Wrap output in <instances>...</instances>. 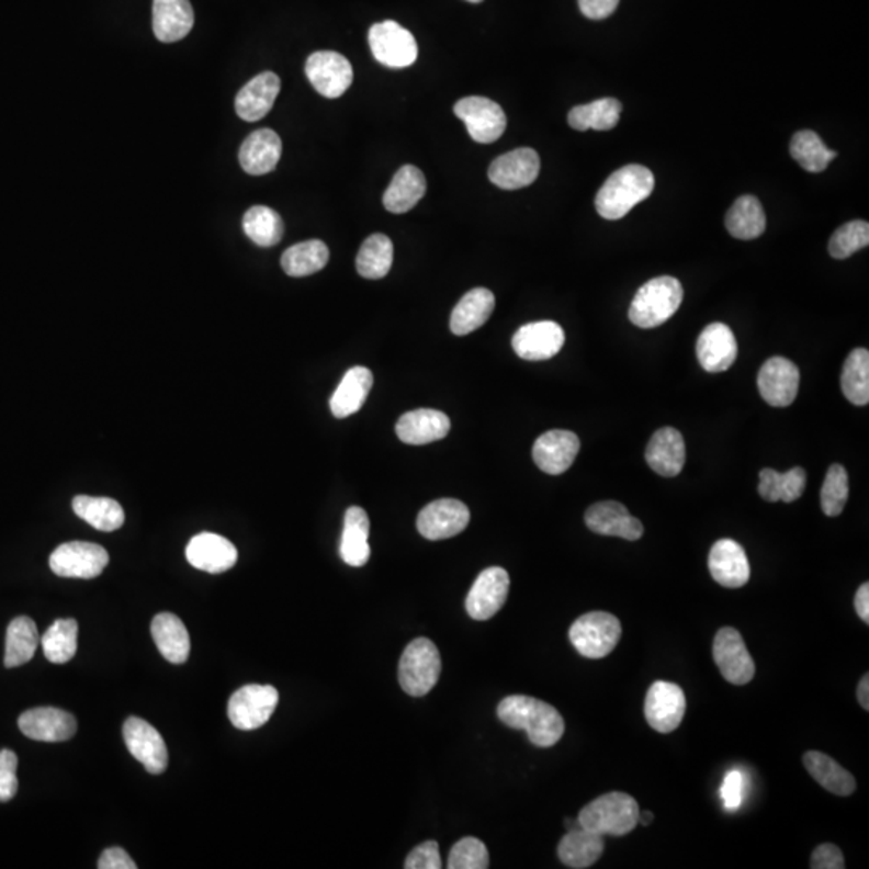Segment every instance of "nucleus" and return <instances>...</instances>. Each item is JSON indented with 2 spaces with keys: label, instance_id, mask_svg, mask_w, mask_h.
<instances>
[{
  "label": "nucleus",
  "instance_id": "1",
  "mask_svg": "<svg viewBox=\"0 0 869 869\" xmlns=\"http://www.w3.org/2000/svg\"><path fill=\"white\" fill-rule=\"evenodd\" d=\"M498 716L506 726L523 730L537 747H553L564 736L565 723L557 709L530 696H509L498 706Z\"/></svg>",
  "mask_w": 869,
  "mask_h": 869
},
{
  "label": "nucleus",
  "instance_id": "2",
  "mask_svg": "<svg viewBox=\"0 0 869 869\" xmlns=\"http://www.w3.org/2000/svg\"><path fill=\"white\" fill-rule=\"evenodd\" d=\"M654 185L655 179L650 168L628 165L603 182L596 195V210L603 219H622L637 203L651 195Z\"/></svg>",
  "mask_w": 869,
  "mask_h": 869
},
{
  "label": "nucleus",
  "instance_id": "3",
  "mask_svg": "<svg viewBox=\"0 0 869 869\" xmlns=\"http://www.w3.org/2000/svg\"><path fill=\"white\" fill-rule=\"evenodd\" d=\"M682 285L670 275L651 279L637 290L630 305L631 323L641 329H654L667 323L682 303Z\"/></svg>",
  "mask_w": 869,
  "mask_h": 869
},
{
  "label": "nucleus",
  "instance_id": "4",
  "mask_svg": "<svg viewBox=\"0 0 869 869\" xmlns=\"http://www.w3.org/2000/svg\"><path fill=\"white\" fill-rule=\"evenodd\" d=\"M640 805L625 792H609L592 800L579 812L578 824L599 836L622 837L634 831Z\"/></svg>",
  "mask_w": 869,
  "mask_h": 869
},
{
  "label": "nucleus",
  "instance_id": "5",
  "mask_svg": "<svg viewBox=\"0 0 869 869\" xmlns=\"http://www.w3.org/2000/svg\"><path fill=\"white\" fill-rule=\"evenodd\" d=\"M441 658L438 647L427 637L410 641L399 661L398 678L403 691L413 698L429 695L440 678Z\"/></svg>",
  "mask_w": 869,
  "mask_h": 869
},
{
  "label": "nucleus",
  "instance_id": "6",
  "mask_svg": "<svg viewBox=\"0 0 869 869\" xmlns=\"http://www.w3.org/2000/svg\"><path fill=\"white\" fill-rule=\"evenodd\" d=\"M568 637L583 657L603 658L619 644L622 625L612 613L589 612L575 620Z\"/></svg>",
  "mask_w": 869,
  "mask_h": 869
},
{
  "label": "nucleus",
  "instance_id": "7",
  "mask_svg": "<svg viewBox=\"0 0 869 869\" xmlns=\"http://www.w3.org/2000/svg\"><path fill=\"white\" fill-rule=\"evenodd\" d=\"M278 703L279 692L274 686L248 685L234 692L227 715L237 730L253 731L269 722Z\"/></svg>",
  "mask_w": 869,
  "mask_h": 869
},
{
  "label": "nucleus",
  "instance_id": "8",
  "mask_svg": "<svg viewBox=\"0 0 869 869\" xmlns=\"http://www.w3.org/2000/svg\"><path fill=\"white\" fill-rule=\"evenodd\" d=\"M109 562L110 555L100 544L70 541L52 553L48 564L58 577L91 579L99 577Z\"/></svg>",
  "mask_w": 869,
  "mask_h": 869
},
{
  "label": "nucleus",
  "instance_id": "9",
  "mask_svg": "<svg viewBox=\"0 0 869 869\" xmlns=\"http://www.w3.org/2000/svg\"><path fill=\"white\" fill-rule=\"evenodd\" d=\"M369 46L379 64L388 68H408L417 60L416 40L396 22L375 23L369 31Z\"/></svg>",
  "mask_w": 869,
  "mask_h": 869
},
{
  "label": "nucleus",
  "instance_id": "10",
  "mask_svg": "<svg viewBox=\"0 0 869 869\" xmlns=\"http://www.w3.org/2000/svg\"><path fill=\"white\" fill-rule=\"evenodd\" d=\"M454 113L464 121L469 136L478 144H493L505 134L507 119L498 103L486 97H465L454 105Z\"/></svg>",
  "mask_w": 869,
  "mask_h": 869
},
{
  "label": "nucleus",
  "instance_id": "11",
  "mask_svg": "<svg viewBox=\"0 0 869 869\" xmlns=\"http://www.w3.org/2000/svg\"><path fill=\"white\" fill-rule=\"evenodd\" d=\"M713 661L731 685L744 686L755 676V662L736 628L724 627L713 641Z\"/></svg>",
  "mask_w": 869,
  "mask_h": 869
},
{
  "label": "nucleus",
  "instance_id": "12",
  "mask_svg": "<svg viewBox=\"0 0 869 869\" xmlns=\"http://www.w3.org/2000/svg\"><path fill=\"white\" fill-rule=\"evenodd\" d=\"M306 76L313 88L327 99H338L353 82V67L337 52H314L306 60Z\"/></svg>",
  "mask_w": 869,
  "mask_h": 869
},
{
  "label": "nucleus",
  "instance_id": "13",
  "mask_svg": "<svg viewBox=\"0 0 869 869\" xmlns=\"http://www.w3.org/2000/svg\"><path fill=\"white\" fill-rule=\"evenodd\" d=\"M686 713V696L675 682L655 681L647 691L644 715L652 730L668 734L681 724Z\"/></svg>",
  "mask_w": 869,
  "mask_h": 869
},
{
  "label": "nucleus",
  "instance_id": "14",
  "mask_svg": "<svg viewBox=\"0 0 869 869\" xmlns=\"http://www.w3.org/2000/svg\"><path fill=\"white\" fill-rule=\"evenodd\" d=\"M471 512L458 499H437L424 507L417 517V530L430 541L448 540L467 529Z\"/></svg>",
  "mask_w": 869,
  "mask_h": 869
},
{
  "label": "nucleus",
  "instance_id": "15",
  "mask_svg": "<svg viewBox=\"0 0 869 869\" xmlns=\"http://www.w3.org/2000/svg\"><path fill=\"white\" fill-rule=\"evenodd\" d=\"M510 578L503 567L485 568L465 599V610L474 620L493 619L506 603Z\"/></svg>",
  "mask_w": 869,
  "mask_h": 869
},
{
  "label": "nucleus",
  "instance_id": "16",
  "mask_svg": "<svg viewBox=\"0 0 869 869\" xmlns=\"http://www.w3.org/2000/svg\"><path fill=\"white\" fill-rule=\"evenodd\" d=\"M123 736L127 751L144 765L151 775H161L168 767V748L161 734L144 722L143 719L131 716L123 726Z\"/></svg>",
  "mask_w": 869,
  "mask_h": 869
},
{
  "label": "nucleus",
  "instance_id": "17",
  "mask_svg": "<svg viewBox=\"0 0 869 869\" xmlns=\"http://www.w3.org/2000/svg\"><path fill=\"white\" fill-rule=\"evenodd\" d=\"M758 392L761 398L775 408H788L794 403L799 393L800 371L788 358H770L757 377Z\"/></svg>",
  "mask_w": 869,
  "mask_h": 869
},
{
  "label": "nucleus",
  "instance_id": "18",
  "mask_svg": "<svg viewBox=\"0 0 869 869\" xmlns=\"http://www.w3.org/2000/svg\"><path fill=\"white\" fill-rule=\"evenodd\" d=\"M564 343V329L553 320L526 324L512 337L514 351L526 361L551 360L562 350Z\"/></svg>",
  "mask_w": 869,
  "mask_h": 869
},
{
  "label": "nucleus",
  "instance_id": "19",
  "mask_svg": "<svg viewBox=\"0 0 869 869\" xmlns=\"http://www.w3.org/2000/svg\"><path fill=\"white\" fill-rule=\"evenodd\" d=\"M540 157L533 148L522 147L501 155L488 169L493 184L505 191L529 188L540 174Z\"/></svg>",
  "mask_w": 869,
  "mask_h": 869
},
{
  "label": "nucleus",
  "instance_id": "20",
  "mask_svg": "<svg viewBox=\"0 0 869 869\" xmlns=\"http://www.w3.org/2000/svg\"><path fill=\"white\" fill-rule=\"evenodd\" d=\"M19 726L24 736L43 743H64L78 730L75 716L55 707L27 710L20 716Z\"/></svg>",
  "mask_w": 869,
  "mask_h": 869
},
{
  "label": "nucleus",
  "instance_id": "21",
  "mask_svg": "<svg viewBox=\"0 0 869 869\" xmlns=\"http://www.w3.org/2000/svg\"><path fill=\"white\" fill-rule=\"evenodd\" d=\"M579 453V438L568 430H551L533 444V461L550 475H561L574 464Z\"/></svg>",
  "mask_w": 869,
  "mask_h": 869
},
{
  "label": "nucleus",
  "instance_id": "22",
  "mask_svg": "<svg viewBox=\"0 0 869 869\" xmlns=\"http://www.w3.org/2000/svg\"><path fill=\"white\" fill-rule=\"evenodd\" d=\"M585 522L592 533L603 534V537L637 541L644 534L643 523L636 517L631 516L622 503H596L586 510Z\"/></svg>",
  "mask_w": 869,
  "mask_h": 869
},
{
  "label": "nucleus",
  "instance_id": "23",
  "mask_svg": "<svg viewBox=\"0 0 869 869\" xmlns=\"http://www.w3.org/2000/svg\"><path fill=\"white\" fill-rule=\"evenodd\" d=\"M709 571L724 588H743L751 578L746 551L737 541L723 538L713 544L709 554Z\"/></svg>",
  "mask_w": 869,
  "mask_h": 869
},
{
  "label": "nucleus",
  "instance_id": "24",
  "mask_svg": "<svg viewBox=\"0 0 869 869\" xmlns=\"http://www.w3.org/2000/svg\"><path fill=\"white\" fill-rule=\"evenodd\" d=\"M185 557L199 571L223 574L236 565L239 553L226 538L216 533H200L189 541Z\"/></svg>",
  "mask_w": 869,
  "mask_h": 869
},
{
  "label": "nucleus",
  "instance_id": "25",
  "mask_svg": "<svg viewBox=\"0 0 869 869\" xmlns=\"http://www.w3.org/2000/svg\"><path fill=\"white\" fill-rule=\"evenodd\" d=\"M700 365L707 372H724L737 358V341L733 330L722 323L707 326L696 345Z\"/></svg>",
  "mask_w": 869,
  "mask_h": 869
},
{
  "label": "nucleus",
  "instance_id": "26",
  "mask_svg": "<svg viewBox=\"0 0 869 869\" xmlns=\"http://www.w3.org/2000/svg\"><path fill=\"white\" fill-rule=\"evenodd\" d=\"M450 430V417L437 409L409 410L396 422V435L399 440L414 447L443 440Z\"/></svg>",
  "mask_w": 869,
  "mask_h": 869
},
{
  "label": "nucleus",
  "instance_id": "27",
  "mask_svg": "<svg viewBox=\"0 0 869 869\" xmlns=\"http://www.w3.org/2000/svg\"><path fill=\"white\" fill-rule=\"evenodd\" d=\"M281 92V79L275 72L264 71L251 79L236 97V112L248 123L263 120Z\"/></svg>",
  "mask_w": 869,
  "mask_h": 869
},
{
  "label": "nucleus",
  "instance_id": "28",
  "mask_svg": "<svg viewBox=\"0 0 869 869\" xmlns=\"http://www.w3.org/2000/svg\"><path fill=\"white\" fill-rule=\"evenodd\" d=\"M646 461L652 471L662 477L672 478L681 474L686 462L682 435L674 427L657 430L647 444Z\"/></svg>",
  "mask_w": 869,
  "mask_h": 869
},
{
  "label": "nucleus",
  "instance_id": "29",
  "mask_svg": "<svg viewBox=\"0 0 869 869\" xmlns=\"http://www.w3.org/2000/svg\"><path fill=\"white\" fill-rule=\"evenodd\" d=\"M282 155V140L272 129H258L241 144L240 167L247 174L263 176L274 171Z\"/></svg>",
  "mask_w": 869,
  "mask_h": 869
},
{
  "label": "nucleus",
  "instance_id": "30",
  "mask_svg": "<svg viewBox=\"0 0 869 869\" xmlns=\"http://www.w3.org/2000/svg\"><path fill=\"white\" fill-rule=\"evenodd\" d=\"M195 22L189 0H154V33L165 44L178 43Z\"/></svg>",
  "mask_w": 869,
  "mask_h": 869
},
{
  "label": "nucleus",
  "instance_id": "31",
  "mask_svg": "<svg viewBox=\"0 0 869 869\" xmlns=\"http://www.w3.org/2000/svg\"><path fill=\"white\" fill-rule=\"evenodd\" d=\"M369 523L368 514L362 507L351 506L345 512L343 533L340 540V557L345 564L351 567H362L368 564L371 557V546H369Z\"/></svg>",
  "mask_w": 869,
  "mask_h": 869
},
{
  "label": "nucleus",
  "instance_id": "32",
  "mask_svg": "<svg viewBox=\"0 0 869 869\" xmlns=\"http://www.w3.org/2000/svg\"><path fill=\"white\" fill-rule=\"evenodd\" d=\"M374 384V375L368 368H351L341 379L330 398V410L337 419L353 416L362 408Z\"/></svg>",
  "mask_w": 869,
  "mask_h": 869
},
{
  "label": "nucleus",
  "instance_id": "33",
  "mask_svg": "<svg viewBox=\"0 0 869 869\" xmlns=\"http://www.w3.org/2000/svg\"><path fill=\"white\" fill-rule=\"evenodd\" d=\"M151 636L160 654L171 664H184L191 654V636L174 613H158L151 622Z\"/></svg>",
  "mask_w": 869,
  "mask_h": 869
},
{
  "label": "nucleus",
  "instance_id": "34",
  "mask_svg": "<svg viewBox=\"0 0 869 869\" xmlns=\"http://www.w3.org/2000/svg\"><path fill=\"white\" fill-rule=\"evenodd\" d=\"M495 305V295L488 289H474L465 293L451 314V332L462 337L481 329L492 316Z\"/></svg>",
  "mask_w": 869,
  "mask_h": 869
},
{
  "label": "nucleus",
  "instance_id": "35",
  "mask_svg": "<svg viewBox=\"0 0 869 869\" xmlns=\"http://www.w3.org/2000/svg\"><path fill=\"white\" fill-rule=\"evenodd\" d=\"M426 176L419 168L406 165L393 176L384 193V206L390 213L403 215L413 210L426 195Z\"/></svg>",
  "mask_w": 869,
  "mask_h": 869
},
{
  "label": "nucleus",
  "instance_id": "36",
  "mask_svg": "<svg viewBox=\"0 0 869 869\" xmlns=\"http://www.w3.org/2000/svg\"><path fill=\"white\" fill-rule=\"evenodd\" d=\"M603 854V836L578 826L568 830L558 843L557 855L565 867L585 869L592 867Z\"/></svg>",
  "mask_w": 869,
  "mask_h": 869
},
{
  "label": "nucleus",
  "instance_id": "37",
  "mask_svg": "<svg viewBox=\"0 0 869 869\" xmlns=\"http://www.w3.org/2000/svg\"><path fill=\"white\" fill-rule=\"evenodd\" d=\"M803 765L821 788L833 792V794L847 797L854 794L857 789L854 776L823 752H806L803 755Z\"/></svg>",
  "mask_w": 869,
  "mask_h": 869
},
{
  "label": "nucleus",
  "instance_id": "38",
  "mask_svg": "<svg viewBox=\"0 0 869 869\" xmlns=\"http://www.w3.org/2000/svg\"><path fill=\"white\" fill-rule=\"evenodd\" d=\"M727 233L740 240H754L765 233L767 227V216L760 200L752 195L740 196L727 212L726 219Z\"/></svg>",
  "mask_w": 869,
  "mask_h": 869
},
{
  "label": "nucleus",
  "instance_id": "39",
  "mask_svg": "<svg viewBox=\"0 0 869 869\" xmlns=\"http://www.w3.org/2000/svg\"><path fill=\"white\" fill-rule=\"evenodd\" d=\"M806 472L802 467H794L786 474L764 469L760 472L758 495L768 503H794L805 492Z\"/></svg>",
  "mask_w": 869,
  "mask_h": 869
},
{
  "label": "nucleus",
  "instance_id": "40",
  "mask_svg": "<svg viewBox=\"0 0 869 869\" xmlns=\"http://www.w3.org/2000/svg\"><path fill=\"white\" fill-rule=\"evenodd\" d=\"M72 510L79 519L100 531H115L124 523V510L112 498L79 495L72 499Z\"/></svg>",
  "mask_w": 869,
  "mask_h": 869
},
{
  "label": "nucleus",
  "instance_id": "41",
  "mask_svg": "<svg viewBox=\"0 0 869 869\" xmlns=\"http://www.w3.org/2000/svg\"><path fill=\"white\" fill-rule=\"evenodd\" d=\"M41 637L36 623L27 617H19L13 620L7 630L5 658L3 664L7 668L20 667L27 664L36 654Z\"/></svg>",
  "mask_w": 869,
  "mask_h": 869
},
{
  "label": "nucleus",
  "instance_id": "42",
  "mask_svg": "<svg viewBox=\"0 0 869 869\" xmlns=\"http://www.w3.org/2000/svg\"><path fill=\"white\" fill-rule=\"evenodd\" d=\"M329 263V248L324 241L308 240L293 245L282 255V269L290 278L316 274Z\"/></svg>",
  "mask_w": 869,
  "mask_h": 869
},
{
  "label": "nucleus",
  "instance_id": "43",
  "mask_svg": "<svg viewBox=\"0 0 869 869\" xmlns=\"http://www.w3.org/2000/svg\"><path fill=\"white\" fill-rule=\"evenodd\" d=\"M622 103L617 99H601L578 105L568 113V124L577 131H609L619 124Z\"/></svg>",
  "mask_w": 869,
  "mask_h": 869
},
{
  "label": "nucleus",
  "instance_id": "44",
  "mask_svg": "<svg viewBox=\"0 0 869 869\" xmlns=\"http://www.w3.org/2000/svg\"><path fill=\"white\" fill-rule=\"evenodd\" d=\"M393 264V244L384 234H374L361 245L357 257V271L361 278L377 281L388 274Z\"/></svg>",
  "mask_w": 869,
  "mask_h": 869
},
{
  "label": "nucleus",
  "instance_id": "45",
  "mask_svg": "<svg viewBox=\"0 0 869 869\" xmlns=\"http://www.w3.org/2000/svg\"><path fill=\"white\" fill-rule=\"evenodd\" d=\"M840 386L845 398L857 406H867L869 403V351L867 348H857L845 360Z\"/></svg>",
  "mask_w": 869,
  "mask_h": 869
},
{
  "label": "nucleus",
  "instance_id": "46",
  "mask_svg": "<svg viewBox=\"0 0 869 869\" xmlns=\"http://www.w3.org/2000/svg\"><path fill=\"white\" fill-rule=\"evenodd\" d=\"M241 224L248 239L258 247H274L284 236V221L268 206H251Z\"/></svg>",
  "mask_w": 869,
  "mask_h": 869
},
{
  "label": "nucleus",
  "instance_id": "47",
  "mask_svg": "<svg viewBox=\"0 0 869 869\" xmlns=\"http://www.w3.org/2000/svg\"><path fill=\"white\" fill-rule=\"evenodd\" d=\"M44 655L52 664H67L78 651V622L72 619L57 620L41 637Z\"/></svg>",
  "mask_w": 869,
  "mask_h": 869
},
{
  "label": "nucleus",
  "instance_id": "48",
  "mask_svg": "<svg viewBox=\"0 0 869 869\" xmlns=\"http://www.w3.org/2000/svg\"><path fill=\"white\" fill-rule=\"evenodd\" d=\"M791 155L809 172L824 171L837 157L836 151L830 150L813 131H800L792 137Z\"/></svg>",
  "mask_w": 869,
  "mask_h": 869
},
{
  "label": "nucleus",
  "instance_id": "49",
  "mask_svg": "<svg viewBox=\"0 0 869 869\" xmlns=\"http://www.w3.org/2000/svg\"><path fill=\"white\" fill-rule=\"evenodd\" d=\"M848 499V475L844 465L833 464L821 486V509L827 517L843 514Z\"/></svg>",
  "mask_w": 869,
  "mask_h": 869
},
{
  "label": "nucleus",
  "instance_id": "50",
  "mask_svg": "<svg viewBox=\"0 0 869 869\" xmlns=\"http://www.w3.org/2000/svg\"><path fill=\"white\" fill-rule=\"evenodd\" d=\"M869 245V224L867 221H851L836 230L830 240V255L836 260H845L855 251Z\"/></svg>",
  "mask_w": 869,
  "mask_h": 869
},
{
  "label": "nucleus",
  "instance_id": "51",
  "mask_svg": "<svg viewBox=\"0 0 869 869\" xmlns=\"http://www.w3.org/2000/svg\"><path fill=\"white\" fill-rule=\"evenodd\" d=\"M489 867V855L486 845L477 837H464L451 848L448 858L450 869H486Z\"/></svg>",
  "mask_w": 869,
  "mask_h": 869
},
{
  "label": "nucleus",
  "instance_id": "52",
  "mask_svg": "<svg viewBox=\"0 0 869 869\" xmlns=\"http://www.w3.org/2000/svg\"><path fill=\"white\" fill-rule=\"evenodd\" d=\"M744 785H746V779L741 771L733 770L724 776L722 788H720L724 810L736 812L740 809L744 800Z\"/></svg>",
  "mask_w": 869,
  "mask_h": 869
},
{
  "label": "nucleus",
  "instance_id": "53",
  "mask_svg": "<svg viewBox=\"0 0 869 869\" xmlns=\"http://www.w3.org/2000/svg\"><path fill=\"white\" fill-rule=\"evenodd\" d=\"M406 869H440V847L435 840L417 845L406 858Z\"/></svg>",
  "mask_w": 869,
  "mask_h": 869
},
{
  "label": "nucleus",
  "instance_id": "54",
  "mask_svg": "<svg viewBox=\"0 0 869 869\" xmlns=\"http://www.w3.org/2000/svg\"><path fill=\"white\" fill-rule=\"evenodd\" d=\"M810 868L813 869H844L845 860L843 851L837 845L821 844L813 851Z\"/></svg>",
  "mask_w": 869,
  "mask_h": 869
},
{
  "label": "nucleus",
  "instance_id": "55",
  "mask_svg": "<svg viewBox=\"0 0 869 869\" xmlns=\"http://www.w3.org/2000/svg\"><path fill=\"white\" fill-rule=\"evenodd\" d=\"M620 0H578L579 10L589 20H606L616 12Z\"/></svg>",
  "mask_w": 869,
  "mask_h": 869
},
{
  "label": "nucleus",
  "instance_id": "56",
  "mask_svg": "<svg viewBox=\"0 0 869 869\" xmlns=\"http://www.w3.org/2000/svg\"><path fill=\"white\" fill-rule=\"evenodd\" d=\"M100 869H137L133 858L123 848H106L99 860Z\"/></svg>",
  "mask_w": 869,
  "mask_h": 869
},
{
  "label": "nucleus",
  "instance_id": "57",
  "mask_svg": "<svg viewBox=\"0 0 869 869\" xmlns=\"http://www.w3.org/2000/svg\"><path fill=\"white\" fill-rule=\"evenodd\" d=\"M19 792V778L15 772L0 770V802H9Z\"/></svg>",
  "mask_w": 869,
  "mask_h": 869
},
{
  "label": "nucleus",
  "instance_id": "58",
  "mask_svg": "<svg viewBox=\"0 0 869 869\" xmlns=\"http://www.w3.org/2000/svg\"><path fill=\"white\" fill-rule=\"evenodd\" d=\"M855 610H857L858 617L869 625V583H864L858 588L857 595H855Z\"/></svg>",
  "mask_w": 869,
  "mask_h": 869
},
{
  "label": "nucleus",
  "instance_id": "59",
  "mask_svg": "<svg viewBox=\"0 0 869 869\" xmlns=\"http://www.w3.org/2000/svg\"><path fill=\"white\" fill-rule=\"evenodd\" d=\"M16 768H19V757L15 752L9 751V748L0 751V770L16 772Z\"/></svg>",
  "mask_w": 869,
  "mask_h": 869
},
{
  "label": "nucleus",
  "instance_id": "60",
  "mask_svg": "<svg viewBox=\"0 0 869 869\" xmlns=\"http://www.w3.org/2000/svg\"><path fill=\"white\" fill-rule=\"evenodd\" d=\"M858 702L864 707V710H869V675H865L858 682Z\"/></svg>",
  "mask_w": 869,
  "mask_h": 869
},
{
  "label": "nucleus",
  "instance_id": "61",
  "mask_svg": "<svg viewBox=\"0 0 869 869\" xmlns=\"http://www.w3.org/2000/svg\"><path fill=\"white\" fill-rule=\"evenodd\" d=\"M654 821V813L650 812V810H644L641 812L640 816H637V824H643V826H650V824Z\"/></svg>",
  "mask_w": 869,
  "mask_h": 869
},
{
  "label": "nucleus",
  "instance_id": "62",
  "mask_svg": "<svg viewBox=\"0 0 869 869\" xmlns=\"http://www.w3.org/2000/svg\"><path fill=\"white\" fill-rule=\"evenodd\" d=\"M467 2H472V3H481V2H483V0H467Z\"/></svg>",
  "mask_w": 869,
  "mask_h": 869
}]
</instances>
